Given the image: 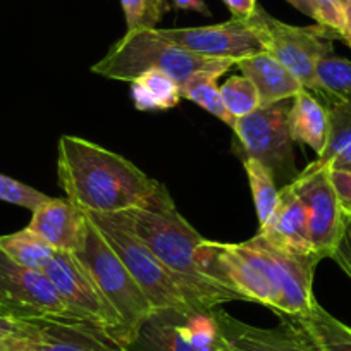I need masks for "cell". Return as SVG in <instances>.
<instances>
[{
    "instance_id": "obj_36",
    "label": "cell",
    "mask_w": 351,
    "mask_h": 351,
    "mask_svg": "<svg viewBox=\"0 0 351 351\" xmlns=\"http://www.w3.org/2000/svg\"><path fill=\"white\" fill-rule=\"evenodd\" d=\"M0 351H23V337H2Z\"/></svg>"
},
{
    "instance_id": "obj_20",
    "label": "cell",
    "mask_w": 351,
    "mask_h": 351,
    "mask_svg": "<svg viewBox=\"0 0 351 351\" xmlns=\"http://www.w3.org/2000/svg\"><path fill=\"white\" fill-rule=\"evenodd\" d=\"M289 320L320 351H351V327L327 312L319 303L306 315L281 317Z\"/></svg>"
},
{
    "instance_id": "obj_31",
    "label": "cell",
    "mask_w": 351,
    "mask_h": 351,
    "mask_svg": "<svg viewBox=\"0 0 351 351\" xmlns=\"http://www.w3.org/2000/svg\"><path fill=\"white\" fill-rule=\"evenodd\" d=\"M329 169V178L336 191L337 202H339L341 210L346 217H351V171L346 169Z\"/></svg>"
},
{
    "instance_id": "obj_5",
    "label": "cell",
    "mask_w": 351,
    "mask_h": 351,
    "mask_svg": "<svg viewBox=\"0 0 351 351\" xmlns=\"http://www.w3.org/2000/svg\"><path fill=\"white\" fill-rule=\"evenodd\" d=\"M114 252L123 260L155 310L169 306H202L190 286L176 276L147 245L114 221L109 214H86ZM205 308V306H204Z\"/></svg>"
},
{
    "instance_id": "obj_33",
    "label": "cell",
    "mask_w": 351,
    "mask_h": 351,
    "mask_svg": "<svg viewBox=\"0 0 351 351\" xmlns=\"http://www.w3.org/2000/svg\"><path fill=\"white\" fill-rule=\"evenodd\" d=\"M29 327H32L29 320L0 315V339L2 337H23V339H26L29 334Z\"/></svg>"
},
{
    "instance_id": "obj_10",
    "label": "cell",
    "mask_w": 351,
    "mask_h": 351,
    "mask_svg": "<svg viewBox=\"0 0 351 351\" xmlns=\"http://www.w3.org/2000/svg\"><path fill=\"white\" fill-rule=\"evenodd\" d=\"M286 102L260 107L250 116L236 121L234 131L243 158L250 157L271 171L278 186H286L298 178L293 138L288 128Z\"/></svg>"
},
{
    "instance_id": "obj_39",
    "label": "cell",
    "mask_w": 351,
    "mask_h": 351,
    "mask_svg": "<svg viewBox=\"0 0 351 351\" xmlns=\"http://www.w3.org/2000/svg\"><path fill=\"white\" fill-rule=\"evenodd\" d=\"M344 12H346L348 32H350V38H351V0H346V2H344ZM350 49H351V45H350Z\"/></svg>"
},
{
    "instance_id": "obj_43",
    "label": "cell",
    "mask_w": 351,
    "mask_h": 351,
    "mask_svg": "<svg viewBox=\"0 0 351 351\" xmlns=\"http://www.w3.org/2000/svg\"><path fill=\"white\" fill-rule=\"evenodd\" d=\"M343 2H346V0H343Z\"/></svg>"
},
{
    "instance_id": "obj_1",
    "label": "cell",
    "mask_w": 351,
    "mask_h": 351,
    "mask_svg": "<svg viewBox=\"0 0 351 351\" xmlns=\"http://www.w3.org/2000/svg\"><path fill=\"white\" fill-rule=\"evenodd\" d=\"M202 262L212 279L281 317H302L312 310L313 276L319 256L282 252L260 236L243 243L204 239Z\"/></svg>"
},
{
    "instance_id": "obj_2",
    "label": "cell",
    "mask_w": 351,
    "mask_h": 351,
    "mask_svg": "<svg viewBox=\"0 0 351 351\" xmlns=\"http://www.w3.org/2000/svg\"><path fill=\"white\" fill-rule=\"evenodd\" d=\"M57 180L67 200L84 214L141 207L160 186L123 155L73 134L59 140Z\"/></svg>"
},
{
    "instance_id": "obj_26",
    "label": "cell",
    "mask_w": 351,
    "mask_h": 351,
    "mask_svg": "<svg viewBox=\"0 0 351 351\" xmlns=\"http://www.w3.org/2000/svg\"><path fill=\"white\" fill-rule=\"evenodd\" d=\"M319 92L315 93L320 102L329 99L350 100L351 102V60L344 57H324L317 66Z\"/></svg>"
},
{
    "instance_id": "obj_34",
    "label": "cell",
    "mask_w": 351,
    "mask_h": 351,
    "mask_svg": "<svg viewBox=\"0 0 351 351\" xmlns=\"http://www.w3.org/2000/svg\"><path fill=\"white\" fill-rule=\"evenodd\" d=\"M226 4V8L229 9V12L232 14V18L238 19H248L255 14L256 0H222Z\"/></svg>"
},
{
    "instance_id": "obj_12",
    "label": "cell",
    "mask_w": 351,
    "mask_h": 351,
    "mask_svg": "<svg viewBox=\"0 0 351 351\" xmlns=\"http://www.w3.org/2000/svg\"><path fill=\"white\" fill-rule=\"evenodd\" d=\"M291 184L308 215V238L320 258H330L344 232L348 217L341 210L329 169L310 162Z\"/></svg>"
},
{
    "instance_id": "obj_13",
    "label": "cell",
    "mask_w": 351,
    "mask_h": 351,
    "mask_svg": "<svg viewBox=\"0 0 351 351\" xmlns=\"http://www.w3.org/2000/svg\"><path fill=\"white\" fill-rule=\"evenodd\" d=\"M158 35L169 42L195 53L217 59H243L262 52L263 43L253 18H232L221 25L200 28L158 29Z\"/></svg>"
},
{
    "instance_id": "obj_7",
    "label": "cell",
    "mask_w": 351,
    "mask_h": 351,
    "mask_svg": "<svg viewBox=\"0 0 351 351\" xmlns=\"http://www.w3.org/2000/svg\"><path fill=\"white\" fill-rule=\"evenodd\" d=\"M252 18L262 36L263 50L291 71L302 86L315 95L319 92L317 66L324 57L334 56L332 42L337 36L320 25H286L260 5Z\"/></svg>"
},
{
    "instance_id": "obj_28",
    "label": "cell",
    "mask_w": 351,
    "mask_h": 351,
    "mask_svg": "<svg viewBox=\"0 0 351 351\" xmlns=\"http://www.w3.org/2000/svg\"><path fill=\"white\" fill-rule=\"evenodd\" d=\"M128 32L157 29V25L171 11L167 0H121Z\"/></svg>"
},
{
    "instance_id": "obj_6",
    "label": "cell",
    "mask_w": 351,
    "mask_h": 351,
    "mask_svg": "<svg viewBox=\"0 0 351 351\" xmlns=\"http://www.w3.org/2000/svg\"><path fill=\"white\" fill-rule=\"evenodd\" d=\"M76 256L90 271L99 288L119 313L131 344L138 327L155 308L119 255L90 219L84 245Z\"/></svg>"
},
{
    "instance_id": "obj_29",
    "label": "cell",
    "mask_w": 351,
    "mask_h": 351,
    "mask_svg": "<svg viewBox=\"0 0 351 351\" xmlns=\"http://www.w3.org/2000/svg\"><path fill=\"white\" fill-rule=\"evenodd\" d=\"M308 8L312 14L310 18L315 19L317 25L332 32L337 40L344 42L348 47L351 45L343 0H308Z\"/></svg>"
},
{
    "instance_id": "obj_37",
    "label": "cell",
    "mask_w": 351,
    "mask_h": 351,
    "mask_svg": "<svg viewBox=\"0 0 351 351\" xmlns=\"http://www.w3.org/2000/svg\"><path fill=\"white\" fill-rule=\"evenodd\" d=\"M286 2H289V4L293 5L295 9H298L300 12H303V14H306L310 18V8H308V0H286Z\"/></svg>"
},
{
    "instance_id": "obj_27",
    "label": "cell",
    "mask_w": 351,
    "mask_h": 351,
    "mask_svg": "<svg viewBox=\"0 0 351 351\" xmlns=\"http://www.w3.org/2000/svg\"><path fill=\"white\" fill-rule=\"evenodd\" d=\"M226 109L236 121L250 116L262 107L260 93L252 80L246 76H231L221 86Z\"/></svg>"
},
{
    "instance_id": "obj_16",
    "label": "cell",
    "mask_w": 351,
    "mask_h": 351,
    "mask_svg": "<svg viewBox=\"0 0 351 351\" xmlns=\"http://www.w3.org/2000/svg\"><path fill=\"white\" fill-rule=\"evenodd\" d=\"M256 236L293 255L319 256L313 252L308 238V215L305 204L291 184L279 188V204L274 215L265 228L258 229Z\"/></svg>"
},
{
    "instance_id": "obj_41",
    "label": "cell",
    "mask_w": 351,
    "mask_h": 351,
    "mask_svg": "<svg viewBox=\"0 0 351 351\" xmlns=\"http://www.w3.org/2000/svg\"><path fill=\"white\" fill-rule=\"evenodd\" d=\"M344 169H346V171H351V165H348V167H344Z\"/></svg>"
},
{
    "instance_id": "obj_24",
    "label": "cell",
    "mask_w": 351,
    "mask_h": 351,
    "mask_svg": "<svg viewBox=\"0 0 351 351\" xmlns=\"http://www.w3.org/2000/svg\"><path fill=\"white\" fill-rule=\"evenodd\" d=\"M243 169L248 178L250 190H252L253 204H255V212L258 217V229L265 228L279 204V186L276 184L271 171L255 158H243Z\"/></svg>"
},
{
    "instance_id": "obj_25",
    "label": "cell",
    "mask_w": 351,
    "mask_h": 351,
    "mask_svg": "<svg viewBox=\"0 0 351 351\" xmlns=\"http://www.w3.org/2000/svg\"><path fill=\"white\" fill-rule=\"evenodd\" d=\"M217 74L212 73L195 74L193 77H190L181 86V99L197 104L198 107H202L208 114L221 119L226 126H229L232 130L236 124V119L226 109L221 86H217Z\"/></svg>"
},
{
    "instance_id": "obj_17",
    "label": "cell",
    "mask_w": 351,
    "mask_h": 351,
    "mask_svg": "<svg viewBox=\"0 0 351 351\" xmlns=\"http://www.w3.org/2000/svg\"><path fill=\"white\" fill-rule=\"evenodd\" d=\"M28 228L57 252L77 253L84 245L88 217L76 205L62 198H49L32 212Z\"/></svg>"
},
{
    "instance_id": "obj_42",
    "label": "cell",
    "mask_w": 351,
    "mask_h": 351,
    "mask_svg": "<svg viewBox=\"0 0 351 351\" xmlns=\"http://www.w3.org/2000/svg\"><path fill=\"white\" fill-rule=\"evenodd\" d=\"M315 348H317V346H315ZM317 351H320V350H319V348H317Z\"/></svg>"
},
{
    "instance_id": "obj_21",
    "label": "cell",
    "mask_w": 351,
    "mask_h": 351,
    "mask_svg": "<svg viewBox=\"0 0 351 351\" xmlns=\"http://www.w3.org/2000/svg\"><path fill=\"white\" fill-rule=\"evenodd\" d=\"M322 104L329 112V140L315 162L324 167L344 169L351 165V102L329 99Z\"/></svg>"
},
{
    "instance_id": "obj_35",
    "label": "cell",
    "mask_w": 351,
    "mask_h": 351,
    "mask_svg": "<svg viewBox=\"0 0 351 351\" xmlns=\"http://www.w3.org/2000/svg\"><path fill=\"white\" fill-rule=\"evenodd\" d=\"M171 8L178 9V11H195L198 14L207 16V18L212 16L205 0H171Z\"/></svg>"
},
{
    "instance_id": "obj_40",
    "label": "cell",
    "mask_w": 351,
    "mask_h": 351,
    "mask_svg": "<svg viewBox=\"0 0 351 351\" xmlns=\"http://www.w3.org/2000/svg\"><path fill=\"white\" fill-rule=\"evenodd\" d=\"M116 351H131V350H130V348H117Z\"/></svg>"
},
{
    "instance_id": "obj_32",
    "label": "cell",
    "mask_w": 351,
    "mask_h": 351,
    "mask_svg": "<svg viewBox=\"0 0 351 351\" xmlns=\"http://www.w3.org/2000/svg\"><path fill=\"white\" fill-rule=\"evenodd\" d=\"M330 258L341 267V271L351 279V217H348L346 226H344V232L341 236L339 243H337L336 250H334Z\"/></svg>"
},
{
    "instance_id": "obj_19",
    "label": "cell",
    "mask_w": 351,
    "mask_h": 351,
    "mask_svg": "<svg viewBox=\"0 0 351 351\" xmlns=\"http://www.w3.org/2000/svg\"><path fill=\"white\" fill-rule=\"evenodd\" d=\"M288 128L293 141H300L319 155L324 154L329 140V112L313 93L303 88L293 99L288 110Z\"/></svg>"
},
{
    "instance_id": "obj_38",
    "label": "cell",
    "mask_w": 351,
    "mask_h": 351,
    "mask_svg": "<svg viewBox=\"0 0 351 351\" xmlns=\"http://www.w3.org/2000/svg\"><path fill=\"white\" fill-rule=\"evenodd\" d=\"M214 351H238V350H236V348L232 346V344H229L228 341H226L224 337L221 336V339H219L217 346H215Z\"/></svg>"
},
{
    "instance_id": "obj_3",
    "label": "cell",
    "mask_w": 351,
    "mask_h": 351,
    "mask_svg": "<svg viewBox=\"0 0 351 351\" xmlns=\"http://www.w3.org/2000/svg\"><path fill=\"white\" fill-rule=\"evenodd\" d=\"M109 215L147 245L176 276H180L202 306L217 308L222 303L245 302L241 295L207 274L200 256L205 238L180 214L162 183L145 205Z\"/></svg>"
},
{
    "instance_id": "obj_18",
    "label": "cell",
    "mask_w": 351,
    "mask_h": 351,
    "mask_svg": "<svg viewBox=\"0 0 351 351\" xmlns=\"http://www.w3.org/2000/svg\"><path fill=\"white\" fill-rule=\"evenodd\" d=\"M236 67L243 76L253 81L260 93L262 107L274 106V104L286 102L295 99L303 90L302 83L295 77V74L286 69L281 62L274 59L265 50L256 52L253 56L243 57L238 60Z\"/></svg>"
},
{
    "instance_id": "obj_23",
    "label": "cell",
    "mask_w": 351,
    "mask_h": 351,
    "mask_svg": "<svg viewBox=\"0 0 351 351\" xmlns=\"http://www.w3.org/2000/svg\"><path fill=\"white\" fill-rule=\"evenodd\" d=\"M0 250L23 267L40 272L45 271L59 253L29 228L0 236Z\"/></svg>"
},
{
    "instance_id": "obj_4",
    "label": "cell",
    "mask_w": 351,
    "mask_h": 351,
    "mask_svg": "<svg viewBox=\"0 0 351 351\" xmlns=\"http://www.w3.org/2000/svg\"><path fill=\"white\" fill-rule=\"evenodd\" d=\"M236 64V59H217L183 49L158 35L157 29H140L128 32L117 40L106 57L93 64L92 73L107 80L131 83L140 74L158 69L183 86L195 74L212 73L221 77Z\"/></svg>"
},
{
    "instance_id": "obj_8",
    "label": "cell",
    "mask_w": 351,
    "mask_h": 351,
    "mask_svg": "<svg viewBox=\"0 0 351 351\" xmlns=\"http://www.w3.org/2000/svg\"><path fill=\"white\" fill-rule=\"evenodd\" d=\"M43 272L74 317L95 326L119 346H130L123 319L76 253L59 252Z\"/></svg>"
},
{
    "instance_id": "obj_11",
    "label": "cell",
    "mask_w": 351,
    "mask_h": 351,
    "mask_svg": "<svg viewBox=\"0 0 351 351\" xmlns=\"http://www.w3.org/2000/svg\"><path fill=\"white\" fill-rule=\"evenodd\" d=\"M0 315L19 320L74 317L45 272L23 267L0 250Z\"/></svg>"
},
{
    "instance_id": "obj_30",
    "label": "cell",
    "mask_w": 351,
    "mask_h": 351,
    "mask_svg": "<svg viewBox=\"0 0 351 351\" xmlns=\"http://www.w3.org/2000/svg\"><path fill=\"white\" fill-rule=\"evenodd\" d=\"M50 197H47L45 193L21 183V181L12 180L5 174H0V200L2 202L28 208L29 212H35Z\"/></svg>"
},
{
    "instance_id": "obj_22",
    "label": "cell",
    "mask_w": 351,
    "mask_h": 351,
    "mask_svg": "<svg viewBox=\"0 0 351 351\" xmlns=\"http://www.w3.org/2000/svg\"><path fill=\"white\" fill-rule=\"evenodd\" d=\"M131 99L141 112L171 110L180 106L181 86L164 71L150 69L131 81Z\"/></svg>"
},
{
    "instance_id": "obj_15",
    "label": "cell",
    "mask_w": 351,
    "mask_h": 351,
    "mask_svg": "<svg viewBox=\"0 0 351 351\" xmlns=\"http://www.w3.org/2000/svg\"><path fill=\"white\" fill-rule=\"evenodd\" d=\"M221 336L238 351H317V348L289 320L272 329L255 327L234 319L224 310L214 308Z\"/></svg>"
},
{
    "instance_id": "obj_14",
    "label": "cell",
    "mask_w": 351,
    "mask_h": 351,
    "mask_svg": "<svg viewBox=\"0 0 351 351\" xmlns=\"http://www.w3.org/2000/svg\"><path fill=\"white\" fill-rule=\"evenodd\" d=\"M29 334L23 351H116L123 348L107 334L77 317H50L29 320Z\"/></svg>"
},
{
    "instance_id": "obj_9",
    "label": "cell",
    "mask_w": 351,
    "mask_h": 351,
    "mask_svg": "<svg viewBox=\"0 0 351 351\" xmlns=\"http://www.w3.org/2000/svg\"><path fill=\"white\" fill-rule=\"evenodd\" d=\"M221 339L214 308L169 306L154 310L141 322L131 351H214Z\"/></svg>"
}]
</instances>
